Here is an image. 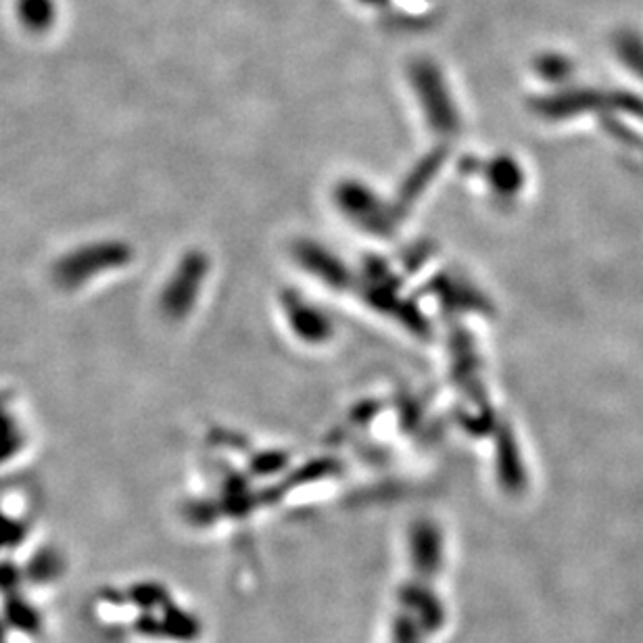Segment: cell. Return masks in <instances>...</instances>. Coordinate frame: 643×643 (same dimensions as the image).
<instances>
[{
	"mask_svg": "<svg viewBox=\"0 0 643 643\" xmlns=\"http://www.w3.org/2000/svg\"><path fill=\"white\" fill-rule=\"evenodd\" d=\"M408 573V571H405ZM441 556L418 554L391 595L383 643H439L450 623Z\"/></svg>",
	"mask_w": 643,
	"mask_h": 643,
	"instance_id": "6da1fadb",
	"label": "cell"
}]
</instances>
